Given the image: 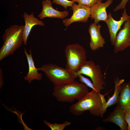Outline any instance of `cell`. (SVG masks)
Masks as SVG:
<instances>
[{
    "label": "cell",
    "mask_w": 130,
    "mask_h": 130,
    "mask_svg": "<svg viewBox=\"0 0 130 130\" xmlns=\"http://www.w3.org/2000/svg\"><path fill=\"white\" fill-rule=\"evenodd\" d=\"M103 105L100 93L92 90L76 103L73 104L69 108L72 114L79 116L86 110H89L92 115L103 117Z\"/></svg>",
    "instance_id": "1"
},
{
    "label": "cell",
    "mask_w": 130,
    "mask_h": 130,
    "mask_svg": "<svg viewBox=\"0 0 130 130\" xmlns=\"http://www.w3.org/2000/svg\"><path fill=\"white\" fill-rule=\"evenodd\" d=\"M52 95L61 102L72 103L79 100L89 92L84 84L75 80L63 84L54 85Z\"/></svg>",
    "instance_id": "2"
},
{
    "label": "cell",
    "mask_w": 130,
    "mask_h": 130,
    "mask_svg": "<svg viewBox=\"0 0 130 130\" xmlns=\"http://www.w3.org/2000/svg\"><path fill=\"white\" fill-rule=\"evenodd\" d=\"M24 25H14L5 30L2 37L3 44L0 49V61L13 54L24 42Z\"/></svg>",
    "instance_id": "3"
},
{
    "label": "cell",
    "mask_w": 130,
    "mask_h": 130,
    "mask_svg": "<svg viewBox=\"0 0 130 130\" xmlns=\"http://www.w3.org/2000/svg\"><path fill=\"white\" fill-rule=\"evenodd\" d=\"M38 68L43 72L54 85H58L75 81L77 78L75 72L51 63L45 64Z\"/></svg>",
    "instance_id": "4"
},
{
    "label": "cell",
    "mask_w": 130,
    "mask_h": 130,
    "mask_svg": "<svg viewBox=\"0 0 130 130\" xmlns=\"http://www.w3.org/2000/svg\"><path fill=\"white\" fill-rule=\"evenodd\" d=\"M64 52L66 60L65 68L74 72L78 71L87 61L86 51L78 44L67 45Z\"/></svg>",
    "instance_id": "5"
},
{
    "label": "cell",
    "mask_w": 130,
    "mask_h": 130,
    "mask_svg": "<svg viewBox=\"0 0 130 130\" xmlns=\"http://www.w3.org/2000/svg\"><path fill=\"white\" fill-rule=\"evenodd\" d=\"M77 75L79 74L84 75L89 77L91 79L95 91L100 93L104 88L105 85L104 76L102 72L100 66L96 64L92 60L87 61L85 64L77 72Z\"/></svg>",
    "instance_id": "6"
},
{
    "label": "cell",
    "mask_w": 130,
    "mask_h": 130,
    "mask_svg": "<svg viewBox=\"0 0 130 130\" xmlns=\"http://www.w3.org/2000/svg\"><path fill=\"white\" fill-rule=\"evenodd\" d=\"M73 14L69 18L65 19L62 20L66 29L72 23L75 22H86L90 17V8L86 6L74 3L71 8Z\"/></svg>",
    "instance_id": "7"
},
{
    "label": "cell",
    "mask_w": 130,
    "mask_h": 130,
    "mask_svg": "<svg viewBox=\"0 0 130 130\" xmlns=\"http://www.w3.org/2000/svg\"><path fill=\"white\" fill-rule=\"evenodd\" d=\"M113 46L115 54L130 47V19L124 23L123 27L117 34Z\"/></svg>",
    "instance_id": "8"
},
{
    "label": "cell",
    "mask_w": 130,
    "mask_h": 130,
    "mask_svg": "<svg viewBox=\"0 0 130 130\" xmlns=\"http://www.w3.org/2000/svg\"><path fill=\"white\" fill-rule=\"evenodd\" d=\"M130 19V16L127 13L126 9H124L122 16L119 20H114L111 14L109 13L106 22L109 29L110 40L112 45L114 46L117 32L122 25L125 21Z\"/></svg>",
    "instance_id": "9"
},
{
    "label": "cell",
    "mask_w": 130,
    "mask_h": 130,
    "mask_svg": "<svg viewBox=\"0 0 130 130\" xmlns=\"http://www.w3.org/2000/svg\"><path fill=\"white\" fill-rule=\"evenodd\" d=\"M113 2V0H107L104 3L98 1L90 8V17L94 20V23L97 25L100 21H106L108 18L106 9Z\"/></svg>",
    "instance_id": "10"
},
{
    "label": "cell",
    "mask_w": 130,
    "mask_h": 130,
    "mask_svg": "<svg viewBox=\"0 0 130 130\" xmlns=\"http://www.w3.org/2000/svg\"><path fill=\"white\" fill-rule=\"evenodd\" d=\"M101 27L100 25L94 23L89 26L88 31L90 36V46L92 51H95L103 47L105 43V39L101 34Z\"/></svg>",
    "instance_id": "11"
},
{
    "label": "cell",
    "mask_w": 130,
    "mask_h": 130,
    "mask_svg": "<svg viewBox=\"0 0 130 130\" xmlns=\"http://www.w3.org/2000/svg\"><path fill=\"white\" fill-rule=\"evenodd\" d=\"M52 3L51 0L42 1V9L38 15L40 19L46 17L64 19L68 15L69 12L67 11H60L54 8L52 6Z\"/></svg>",
    "instance_id": "12"
},
{
    "label": "cell",
    "mask_w": 130,
    "mask_h": 130,
    "mask_svg": "<svg viewBox=\"0 0 130 130\" xmlns=\"http://www.w3.org/2000/svg\"><path fill=\"white\" fill-rule=\"evenodd\" d=\"M125 113L119 104H117L114 110L103 120L104 122L113 123L118 126L121 130H128V126L125 118Z\"/></svg>",
    "instance_id": "13"
},
{
    "label": "cell",
    "mask_w": 130,
    "mask_h": 130,
    "mask_svg": "<svg viewBox=\"0 0 130 130\" xmlns=\"http://www.w3.org/2000/svg\"><path fill=\"white\" fill-rule=\"evenodd\" d=\"M23 16L25 23L23 33V44L24 45L26 46L28 38L33 27L35 25L44 26L45 24L42 21L35 17L33 12H31L29 14L25 12Z\"/></svg>",
    "instance_id": "14"
},
{
    "label": "cell",
    "mask_w": 130,
    "mask_h": 130,
    "mask_svg": "<svg viewBox=\"0 0 130 130\" xmlns=\"http://www.w3.org/2000/svg\"><path fill=\"white\" fill-rule=\"evenodd\" d=\"M29 52L30 53L28 54L26 49L24 48V52L27 60L28 70L26 75L24 77V79L25 80L30 83L33 80H40L42 79V73L38 72V68L35 66L31 49H29Z\"/></svg>",
    "instance_id": "15"
},
{
    "label": "cell",
    "mask_w": 130,
    "mask_h": 130,
    "mask_svg": "<svg viewBox=\"0 0 130 130\" xmlns=\"http://www.w3.org/2000/svg\"><path fill=\"white\" fill-rule=\"evenodd\" d=\"M121 108L124 111L130 110V81L122 85L118 102Z\"/></svg>",
    "instance_id": "16"
},
{
    "label": "cell",
    "mask_w": 130,
    "mask_h": 130,
    "mask_svg": "<svg viewBox=\"0 0 130 130\" xmlns=\"http://www.w3.org/2000/svg\"><path fill=\"white\" fill-rule=\"evenodd\" d=\"M115 90L114 93L106 102L104 111L105 112L107 108L118 103L119 94L120 92L122 84L124 81L123 79H120L118 77H115L114 79Z\"/></svg>",
    "instance_id": "17"
},
{
    "label": "cell",
    "mask_w": 130,
    "mask_h": 130,
    "mask_svg": "<svg viewBox=\"0 0 130 130\" xmlns=\"http://www.w3.org/2000/svg\"><path fill=\"white\" fill-rule=\"evenodd\" d=\"M44 123L49 127L52 130H63L67 126L70 125L71 122L69 121H65L61 124L55 123H51L45 120L43 121Z\"/></svg>",
    "instance_id": "18"
},
{
    "label": "cell",
    "mask_w": 130,
    "mask_h": 130,
    "mask_svg": "<svg viewBox=\"0 0 130 130\" xmlns=\"http://www.w3.org/2000/svg\"><path fill=\"white\" fill-rule=\"evenodd\" d=\"M77 78H78L79 81L80 82L84 84L88 87L90 88L92 90L96 91L92 83L89 79L84 77L81 74H77Z\"/></svg>",
    "instance_id": "19"
},
{
    "label": "cell",
    "mask_w": 130,
    "mask_h": 130,
    "mask_svg": "<svg viewBox=\"0 0 130 130\" xmlns=\"http://www.w3.org/2000/svg\"><path fill=\"white\" fill-rule=\"evenodd\" d=\"M52 2L61 6L66 10H67L68 7H71L73 4L75 3L73 1L68 0H53Z\"/></svg>",
    "instance_id": "20"
},
{
    "label": "cell",
    "mask_w": 130,
    "mask_h": 130,
    "mask_svg": "<svg viewBox=\"0 0 130 130\" xmlns=\"http://www.w3.org/2000/svg\"><path fill=\"white\" fill-rule=\"evenodd\" d=\"M74 2H77L78 4L83 5L91 7L98 1V0H71Z\"/></svg>",
    "instance_id": "21"
},
{
    "label": "cell",
    "mask_w": 130,
    "mask_h": 130,
    "mask_svg": "<svg viewBox=\"0 0 130 130\" xmlns=\"http://www.w3.org/2000/svg\"><path fill=\"white\" fill-rule=\"evenodd\" d=\"M129 1V0H122L120 3L114 9L113 11L116 12L120 9H124Z\"/></svg>",
    "instance_id": "22"
},
{
    "label": "cell",
    "mask_w": 130,
    "mask_h": 130,
    "mask_svg": "<svg viewBox=\"0 0 130 130\" xmlns=\"http://www.w3.org/2000/svg\"><path fill=\"white\" fill-rule=\"evenodd\" d=\"M124 111L125 114V120L128 125V130H130V110Z\"/></svg>",
    "instance_id": "23"
},
{
    "label": "cell",
    "mask_w": 130,
    "mask_h": 130,
    "mask_svg": "<svg viewBox=\"0 0 130 130\" xmlns=\"http://www.w3.org/2000/svg\"><path fill=\"white\" fill-rule=\"evenodd\" d=\"M0 88H1L2 87L3 83V74L2 70L1 68L0 69Z\"/></svg>",
    "instance_id": "24"
},
{
    "label": "cell",
    "mask_w": 130,
    "mask_h": 130,
    "mask_svg": "<svg viewBox=\"0 0 130 130\" xmlns=\"http://www.w3.org/2000/svg\"><path fill=\"white\" fill-rule=\"evenodd\" d=\"M98 0V1H101L102 0Z\"/></svg>",
    "instance_id": "25"
},
{
    "label": "cell",
    "mask_w": 130,
    "mask_h": 130,
    "mask_svg": "<svg viewBox=\"0 0 130 130\" xmlns=\"http://www.w3.org/2000/svg\"></svg>",
    "instance_id": "26"
}]
</instances>
